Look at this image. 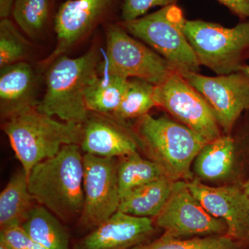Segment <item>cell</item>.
Returning <instances> with one entry per match:
<instances>
[{
  "label": "cell",
  "instance_id": "31",
  "mask_svg": "<svg viewBox=\"0 0 249 249\" xmlns=\"http://www.w3.org/2000/svg\"><path fill=\"white\" fill-rule=\"evenodd\" d=\"M27 249H46L45 247H42V245H39V244L36 243V242H33V243L29 246V248Z\"/></svg>",
  "mask_w": 249,
  "mask_h": 249
},
{
  "label": "cell",
  "instance_id": "20",
  "mask_svg": "<svg viewBox=\"0 0 249 249\" xmlns=\"http://www.w3.org/2000/svg\"><path fill=\"white\" fill-rule=\"evenodd\" d=\"M22 226L33 242L46 249H70L67 231L58 218L42 205L34 206Z\"/></svg>",
  "mask_w": 249,
  "mask_h": 249
},
{
  "label": "cell",
  "instance_id": "13",
  "mask_svg": "<svg viewBox=\"0 0 249 249\" xmlns=\"http://www.w3.org/2000/svg\"><path fill=\"white\" fill-rule=\"evenodd\" d=\"M115 0H67L55 15L57 43L45 60L49 65L91 32Z\"/></svg>",
  "mask_w": 249,
  "mask_h": 249
},
{
  "label": "cell",
  "instance_id": "7",
  "mask_svg": "<svg viewBox=\"0 0 249 249\" xmlns=\"http://www.w3.org/2000/svg\"><path fill=\"white\" fill-rule=\"evenodd\" d=\"M102 66L99 64L98 70L127 79L139 78L155 86L176 71L157 52L116 25L108 27L106 61Z\"/></svg>",
  "mask_w": 249,
  "mask_h": 249
},
{
  "label": "cell",
  "instance_id": "5",
  "mask_svg": "<svg viewBox=\"0 0 249 249\" xmlns=\"http://www.w3.org/2000/svg\"><path fill=\"white\" fill-rule=\"evenodd\" d=\"M186 22L182 10L173 4L121 25L170 62L177 71L198 73L201 65L185 34Z\"/></svg>",
  "mask_w": 249,
  "mask_h": 249
},
{
  "label": "cell",
  "instance_id": "10",
  "mask_svg": "<svg viewBox=\"0 0 249 249\" xmlns=\"http://www.w3.org/2000/svg\"><path fill=\"white\" fill-rule=\"evenodd\" d=\"M117 160L83 155L84 207L78 219L82 227L93 230L119 210Z\"/></svg>",
  "mask_w": 249,
  "mask_h": 249
},
{
  "label": "cell",
  "instance_id": "30",
  "mask_svg": "<svg viewBox=\"0 0 249 249\" xmlns=\"http://www.w3.org/2000/svg\"><path fill=\"white\" fill-rule=\"evenodd\" d=\"M242 189L245 192V196H247V199H248L249 205V176L247 178L245 182L242 185Z\"/></svg>",
  "mask_w": 249,
  "mask_h": 249
},
{
  "label": "cell",
  "instance_id": "9",
  "mask_svg": "<svg viewBox=\"0 0 249 249\" xmlns=\"http://www.w3.org/2000/svg\"><path fill=\"white\" fill-rule=\"evenodd\" d=\"M155 224L164 231L163 234L177 239L227 235L228 232L225 222L204 209L185 181H175Z\"/></svg>",
  "mask_w": 249,
  "mask_h": 249
},
{
  "label": "cell",
  "instance_id": "23",
  "mask_svg": "<svg viewBox=\"0 0 249 249\" xmlns=\"http://www.w3.org/2000/svg\"><path fill=\"white\" fill-rule=\"evenodd\" d=\"M247 242L227 235L177 239L163 234L151 243L142 244L132 249H242Z\"/></svg>",
  "mask_w": 249,
  "mask_h": 249
},
{
  "label": "cell",
  "instance_id": "25",
  "mask_svg": "<svg viewBox=\"0 0 249 249\" xmlns=\"http://www.w3.org/2000/svg\"><path fill=\"white\" fill-rule=\"evenodd\" d=\"M30 45L9 18L0 22V68L24 61Z\"/></svg>",
  "mask_w": 249,
  "mask_h": 249
},
{
  "label": "cell",
  "instance_id": "33",
  "mask_svg": "<svg viewBox=\"0 0 249 249\" xmlns=\"http://www.w3.org/2000/svg\"><path fill=\"white\" fill-rule=\"evenodd\" d=\"M242 71H247L249 73V65H245V66L243 67V69H242Z\"/></svg>",
  "mask_w": 249,
  "mask_h": 249
},
{
  "label": "cell",
  "instance_id": "17",
  "mask_svg": "<svg viewBox=\"0 0 249 249\" xmlns=\"http://www.w3.org/2000/svg\"><path fill=\"white\" fill-rule=\"evenodd\" d=\"M175 181L160 178L129 192L121 198L118 211L140 217H156L171 194Z\"/></svg>",
  "mask_w": 249,
  "mask_h": 249
},
{
  "label": "cell",
  "instance_id": "1",
  "mask_svg": "<svg viewBox=\"0 0 249 249\" xmlns=\"http://www.w3.org/2000/svg\"><path fill=\"white\" fill-rule=\"evenodd\" d=\"M80 150L76 144L64 145L56 155L36 165L27 176L34 200L65 222L79 219L84 207Z\"/></svg>",
  "mask_w": 249,
  "mask_h": 249
},
{
  "label": "cell",
  "instance_id": "32",
  "mask_svg": "<svg viewBox=\"0 0 249 249\" xmlns=\"http://www.w3.org/2000/svg\"><path fill=\"white\" fill-rule=\"evenodd\" d=\"M0 249H14L11 248V247H9V246L6 245V244H4V242H1L0 241Z\"/></svg>",
  "mask_w": 249,
  "mask_h": 249
},
{
  "label": "cell",
  "instance_id": "18",
  "mask_svg": "<svg viewBox=\"0 0 249 249\" xmlns=\"http://www.w3.org/2000/svg\"><path fill=\"white\" fill-rule=\"evenodd\" d=\"M28 186V178L22 169L10 178L0 193V227L22 226L34 208V201Z\"/></svg>",
  "mask_w": 249,
  "mask_h": 249
},
{
  "label": "cell",
  "instance_id": "22",
  "mask_svg": "<svg viewBox=\"0 0 249 249\" xmlns=\"http://www.w3.org/2000/svg\"><path fill=\"white\" fill-rule=\"evenodd\" d=\"M155 88V85L145 80L139 78L129 79L120 105L109 117L124 123L147 115L152 107L157 106Z\"/></svg>",
  "mask_w": 249,
  "mask_h": 249
},
{
  "label": "cell",
  "instance_id": "28",
  "mask_svg": "<svg viewBox=\"0 0 249 249\" xmlns=\"http://www.w3.org/2000/svg\"><path fill=\"white\" fill-rule=\"evenodd\" d=\"M242 19H249V0H217Z\"/></svg>",
  "mask_w": 249,
  "mask_h": 249
},
{
  "label": "cell",
  "instance_id": "6",
  "mask_svg": "<svg viewBox=\"0 0 249 249\" xmlns=\"http://www.w3.org/2000/svg\"><path fill=\"white\" fill-rule=\"evenodd\" d=\"M185 34L201 65L217 75L242 71L249 59V19L227 28L186 19Z\"/></svg>",
  "mask_w": 249,
  "mask_h": 249
},
{
  "label": "cell",
  "instance_id": "19",
  "mask_svg": "<svg viewBox=\"0 0 249 249\" xmlns=\"http://www.w3.org/2000/svg\"><path fill=\"white\" fill-rule=\"evenodd\" d=\"M129 79L98 70L85 93V103L89 112L111 116L121 102Z\"/></svg>",
  "mask_w": 249,
  "mask_h": 249
},
{
  "label": "cell",
  "instance_id": "3",
  "mask_svg": "<svg viewBox=\"0 0 249 249\" xmlns=\"http://www.w3.org/2000/svg\"><path fill=\"white\" fill-rule=\"evenodd\" d=\"M2 129L27 176L36 165L56 155L64 145H80L83 137V124L55 120L36 107L5 119Z\"/></svg>",
  "mask_w": 249,
  "mask_h": 249
},
{
  "label": "cell",
  "instance_id": "15",
  "mask_svg": "<svg viewBox=\"0 0 249 249\" xmlns=\"http://www.w3.org/2000/svg\"><path fill=\"white\" fill-rule=\"evenodd\" d=\"M123 124L109 116L89 114L83 124L82 151L103 158H121L138 152L135 133Z\"/></svg>",
  "mask_w": 249,
  "mask_h": 249
},
{
  "label": "cell",
  "instance_id": "21",
  "mask_svg": "<svg viewBox=\"0 0 249 249\" xmlns=\"http://www.w3.org/2000/svg\"><path fill=\"white\" fill-rule=\"evenodd\" d=\"M117 175L121 198L135 188L167 178L157 163L142 158L139 152L121 157L118 163Z\"/></svg>",
  "mask_w": 249,
  "mask_h": 249
},
{
  "label": "cell",
  "instance_id": "24",
  "mask_svg": "<svg viewBox=\"0 0 249 249\" xmlns=\"http://www.w3.org/2000/svg\"><path fill=\"white\" fill-rule=\"evenodd\" d=\"M50 13V0H16L11 14L15 22L29 37L40 35Z\"/></svg>",
  "mask_w": 249,
  "mask_h": 249
},
{
  "label": "cell",
  "instance_id": "29",
  "mask_svg": "<svg viewBox=\"0 0 249 249\" xmlns=\"http://www.w3.org/2000/svg\"><path fill=\"white\" fill-rule=\"evenodd\" d=\"M16 0H0V17L7 18L11 14L13 6Z\"/></svg>",
  "mask_w": 249,
  "mask_h": 249
},
{
  "label": "cell",
  "instance_id": "12",
  "mask_svg": "<svg viewBox=\"0 0 249 249\" xmlns=\"http://www.w3.org/2000/svg\"><path fill=\"white\" fill-rule=\"evenodd\" d=\"M186 182L204 209L225 222L227 235L236 240L249 242V205L242 185L211 186L196 178Z\"/></svg>",
  "mask_w": 249,
  "mask_h": 249
},
{
  "label": "cell",
  "instance_id": "2",
  "mask_svg": "<svg viewBox=\"0 0 249 249\" xmlns=\"http://www.w3.org/2000/svg\"><path fill=\"white\" fill-rule=\"evenodd\" d=\"M100 59L97 49H91L78 58L63 54L51 62L46 73L45 93L37 110L65 122L84 124L90 114L85 93L98 76Z\"/></svg>",
  "mask_w": 249,
  "mask_h": 249
},
{
  "label": "cell",
  "instance_id": "4",
  "mask_svg": "<svg viewBox=\"0 0 249 249\" xmlns=\"http://www.w3.org/2000/svg\"><path fill=\"white\" fill-rule=\"evenodd\" d=\"M139 149L173 181L194 178L192 164L207 143L201 136L168 118L147 115L138 119L134 131Z\"/></svg>",
  "mask_w": 249,
  "mask_h": 249
},
{
  "label": "cell",
  "instance_id": "27",
  "mask_svg": "<svg viewBox=\"0 0 249 249\" xmlns=\"http://www.w3.org/2000/svg\"><path fill=\"white\" fill-rule=\"evenodd\" d=\"M0 241L14 249H27L33 243L29 234L20 225L1 229Z\"/></svg>",
  "mask_w": 249,
  "mask_h": 249
},
{
  "label": "cell",
  "instance_id": "16",
  "mask_svg": "<svg viewBox=\"0 0 249 249\" xmlns=\"http://www.w3.org/2000/svg\"><path fill=\"white\" fill-rule=\"evenodd\" d=\"M37 80L30 64L25 61L0 70V113L3 119L28 108L36 107Z\"/></svg>",
  "mask_w": 249,
  "mask_h": 249
},
{
  "label": "cell",
  "instance_id": "14",
  "mask_svg": "<svg viewBox=\"0 0 249 249\" xmlns=\"http://www.w3.org/2000/svg\"><path fill=\"white\" fill-rule=\"evenodd\" d=\"M155 232L151 218L117 211L75 244L74 249H132Z\"/></svg>",
  "mask_w": 249,
  "mask_h": 249
},
{
  "label": "cell",
  "instance_id": "11",
  "mask_svg": "<svg viewBox=\"0 0 249 249\" xmlns=\"http://www.w3.org/2000/svg\"><path fill=\"white\" fill-rule=\"evenodd\" d=\"M181 74L206 100L224 133H231L242 114L249 113L248 72L217 76L193 72Z\"/></svg>",
  "mask_w": 249,
  "mask_h": 249
},
{
  "label": "cell",
  "instance_id": "8",
  "mask_svg": "<svg viewBox=\"0 0 249 249\" xmlns=\"http://www.w3.org/2000/svg\"><path fill=\"white\" fill-rule=\"evenodd\" d=\"M157 106L163 108L208 142L222 135V129L206 100L175 71L156 86Z\"/></svg>",
  "mask_w": 249,
  "mask_h": 249
},
{
  "label": "cell",
  "instance_id": "26",
  "mask_svg": "<svg viewBox=\"0 0 249 249\" xmlns=\"http://www.w3.org/2000/svg\"><path fill=\"white\" fill-rule=\"evenodd\" d=\"M178 0H124L122 6L123 22H129L145 16L149 10L156 6L176 4Z\"/></svg>",
  "mask_w": 249,
  "mask_h": 249
}]
</instances>
